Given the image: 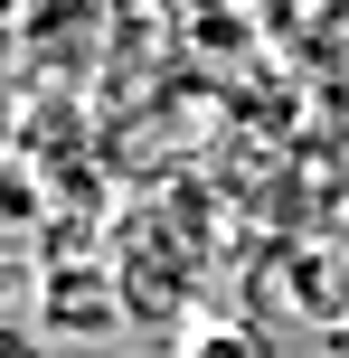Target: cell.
Wrapping results in <instances>:
<instances>
[{
  "mask_svg": "<svg viewBox=\"0 0 349 358\" xmlns=\"http://www.w3.org/2000/svg\"><path fill=\"white\" fill-rule=\"evenodd\" d=\"M189 358H274L264 330H236V321H199L189 330Z\"/></svg>",
  "mask_w": 349,
  "mask_h": 358,
  "instance_id": "2",
  "label": "cell"
},
{
  "mask_svg": "<svg viewBox=\"0 0 349 358\" xmlns=\"http://www.w3.org/2000/svg\"><path fill=\"white\" fill-rule=\"evenodd\" d=\"M38 330H48V340H113V330H123L113 273L104 264H48L38 273Z\"/></svg>",
  "mask_w": 349,
  "mask_h": 358,
  "instance_id": "1",
  "label": "cell"
},
{
  "mask_svg": "<svg viewBox=\"0 0 349 358\" xmlns=\"http://www.w3.org/2000/svg\"><path fill=\"white\" fill-rule=\"evenodd\" d=\"M0 358H48V340H38V330H19V321H0Z\"/></svg>",
  "mask_w": 349,
  "mask_h": 358,
  "instance_id": "5",
  "label": "cell"
},
{
  "mask_svg": "<svg viewBox=\"0 0 349 358\" xmlns=\"http://www.w3.org/2000/svg\"><path fill=\"white\" fill-rule=\"evenodd\" d=\"M19 302H38V273L10 255V236H0V311H19Z\"/></svg>",
  "mask_w": 349,
  "mask_h": 358,
  "instance_id": "4",
  "label": "cell"
},
{
  "mask_svg": "<svg viewBox=\"0 0 349 358\" xmlns=\"http://www.w3.org/2000/svg\"><path fill=\"white\" fill-rule=\"evenodd\" d=\"M19 217H38V179H29V161H0V236Z\"/></svg>",
  "mask_w": 349,
  "mask_h": 358,
  "instance_id": "3",
  "label": "cell"
}]
</instances>
